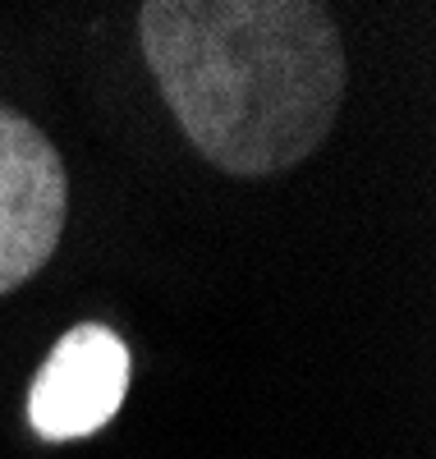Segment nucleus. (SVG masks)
I'll return each instance as SVG.
<instances>
[{
  "mask_svg": "<svg viewBox=\"0 0 436 459\" xmlns=\"http://www.w3.org/2000/svg\"><path fill=\"white\" fill-rule=\"evenodd\" d=\"M138 37L188 143L240 179L312 157L340 115L349 65L312 0H147Z\"/></svg>",
  "mask_w": 436,
  "mask_h": 459,
  "instance_id": "obj_1",
  "label": "nucleus"
},
{
  "mask_svg": "<svg viewBox=\"0 0 436 459\" xmlns=\"http://www.w3.org/2000/svg\"><path fill=\"white\" fill-rule=\"evenodd\" d=\"M69 216V175L56 143L0 101V294L51 262Z\"/></svg>",
  "mask_w": 436,
  "mask_h": 459,
  "instance_id": "obj_2",
  "label": "nucleus"
},
{
  "mask_svg": "<svg viewBox=\"0 0 436 459\" xmlns=\"http://www.w3.org/2000/svg\"><path fill=\"white\" fill-rule=\"evenodd\" d=\"M129 344L101 322L69 326L28 391V423L42 441H78L101 432L129 395Z\"/></svg>",
  "mask_w": 436,
  "mask_h": 459,
  "instance_id": "obj_3",
  "label": "nucleus"
}]
</instances>
